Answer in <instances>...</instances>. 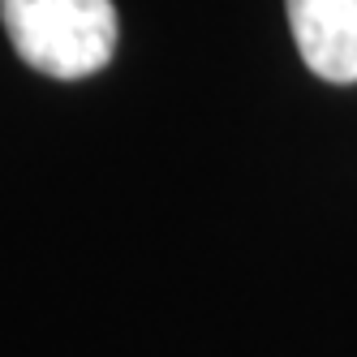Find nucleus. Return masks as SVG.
I'll list each match as a JSON object with an SVG mask.
<instances>
[{
  "instance_id": "1",
  "label": "nucleus",
  "mask_w": 357,
  "mask_h": 357,
  "mask_svg": "<svg viewBox=\"0 0 357 357\" xmlns=\"http://www.w3.org/2000/svg\"><path fill=\"white\" fill-rule=\"evenodd\" d=\"M0 17L17 56L61 82L91 78L116 52L112 0H0Z\"/></svg>"
},
{
  "instance_id": "2",
  "label": "nucleus",
  "mask_w": 357,
  "mask_h": 357,
  "mask_svg": "<svg viewBox=\"0 0 357 357\" xmlns=\"http://www.w3.org/2000/svg\"><path fill=\"white\" fill-rule=\"evenodd\" d=\"M297 52L331 86L357 82V0H284Z\"/></svg>"
}]
</instances>
